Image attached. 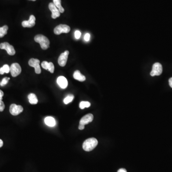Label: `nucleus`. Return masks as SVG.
Segmentation results:
<instances>
[{
    "mask_svg": "<svg viewBox=\"0 0 172 172\" xmlns=\"http://www.w3.org/2000/svg\"><path fill=\"white\" fill-rule=\"evenodd\" d=\"M98 144V140L95 138H89L84 141L82 147L84 150L90 152L93 150Z\"/></svg>",
    "mask_w": 172,
    "mask_h": 172,
    "instance_id": "obj_1",
    "label": "nucleus"
},
{
    "mask_svg": "<svg viewBox=\"0 0 172 172\" xmlns=\"http://www.w3.org/2000/svg\"><path fill=\"white\" fill-rule=\"evenodd\" d=\"M35 40L39 43L42 49L46 50L49 47L50 41L46 36L42 35H38L35 37Z\"/></svg>",
    "mask_w": 172,
    "mask_h": 172,
    "instance_id": "obj_2",
    "label": "nucleus"
},
{
    "mask_svg": "<svg viewBox=\"0 0 172 172\" xmlns=\"http://www.w3.org/2000/svg\"><path fill=\"white\" fill-rule=\"evenodd\" d=\"M70 31V28L68 25L66 24H60L55 28L54 32L55 34L59 35L62 33H69Z\"/></svg>",
    "mask_w": 172,
    "mask_h": 172,
    "instance_id": "obj_3",
    "label": "nucleus"
},
{
    "mask_svg": "<svg viewBox=\"0 0 172 172\" xmlns=\"http://www.w3.org/2000/svg\"><path fill=\"white\" fill-rule=\"evenodd\" d=\"M163 67L161 64L156 63L152 66V70L151 72V76L154 77L155 76H160L162 73Z\"/></svg>",
    "mask_w": 172,
    "mask_h": 172,
    "instance_id": "obj_4",
    "label": "nucleus"
},
{
    "mask_svg": "<svg viewBox=\"0 0 172 172\" xmlns=\"http://www.w3.org/2000/svg\"><path fill=\"white\" fill-rule=\"evenodd\" d=\"M0 48L5 49L10 56H13L16 54V50L13 46L11 45L7 42L1 43L0 44Z\"/></svg>",
    "mask_w": 172,
    "mask_h": 172,
    "instance_id": "obj_5",
    "label": "nucleus"
},
{
    "mask_svg": "<svg viewBox=\"0 0 172 172\" xmlns=\"http://www.w3.org/2000/svg\"><path fill=\"white\" fill-rule=\"evenodd\" d=\"M21 67L19 64L16 63L11 65L10 67V72L13 77H16L18 76L21 73Z\"/></svg>",
    "mask_w": 172,
    "mask_h": 172,
    "instance_id": "obj_6",
    "label": "nucleus"
},
{
    "mask_svg": "<svg viewBox=\"0 0 172 172\" xmlns=\"http://www.w3.org/2000/svg\"><path fill=\"white\" fill-rule=\"evenodd\" d=\"M28 64L30 67L34 68L35 73L36 74H39L41 73V70L40 66L39 65V60L38 59H35V58H31L29 61Z\"/></svg>",
    "mask_w": 172,
    "mask_h": 172,
    "instance_id": "obj_7",
    "label": "nucleus"
},
{
    "mask_svg": "<svg viewBox=\"0 0 172 172\" xmlns=\"http://www.w3.org/2000/svg\"><path fill=\"white\" fill-rule=\"evenodd\" d=\"M23 108L21 105H17L16 104H12L10 107V112L13 116H16L23 111Z\"/></svg>",
    "mask_w": 172,
    "mask_h": 172,
    "instance_id": "obj_8",
    "label": "nucleus"
},
{
    "mask_svg": "<svg viewBox=\"0 0 172 172\" xmlns=\"http://www.w3.org/2000/svg\"><path fill=\"white\" fill-rule=\"evenodd\" d=\"M69 53V51L67 50L60 55L58 59V63L59 66L61 67H65L66 66Z\"/></svg>",
    "mask_w": 172,
    "mask_h": 172,
    "instance_id": "obj_9",
    "label": "nucleus"
},
{
    "mask_svg": "<svg viewBox=\"0 0 172 172\" xmlns=\"http://www.w3.org/2000/svg\"><path fill=\"white\" fill-rule=\"evenodd\" d=\"M48 7H49V9L51 11V17L52 18L56 19L60 16V13L59 12L58 9L57 8V7L55 5L53 2H50L49 4Z\"/></svg>",
    "mask_w": 172,
    "mask_h": 172,
    "instance_id": "obj_10",
    "label": "nucleus"
},
{
    "mask_svg": "<svg viewBox=\"0 0 172 172\" xmlns=\"http://www.w3.org/2000/svg\"><path fill=\"white\" fill-rule=\"evenodd\" d=\"M35 17L34 16L31 15L28 21H24L22 23V25L24 27L31 28L35 25Z\"/></svg>",
    "mask_w": 172,
    "mask_h": 172,
    "instance_id": "obj_11",
    "label": "nucleus"
},
{
    "mask_svg": "<svg viewBox=\"0 0 172 172\" xmlns=\"http://www.w3.org/2000/svg\"><path fill=\"white\" fill-rule=\"evenodd\" d=\"M93 118H94V117H93V115L92 114L90 113V114H87L81 118L80 122H79V124L84 125L89 124V123L92 122Z\"/></svg>",
    "mask_w": 172,
    "mask_h": 172,
    "instance_id": "obj_12",
    "label": "nucleus"
},
{
    "mask_svg": "<svg viewBox=\"0 0 172 172\" xmlns=\"http://www.w3.org/2000/svg\"><path fill=\"white\" fill-rule=\"evenodd\" d=\"M57 84L63 89H65L68 87V82L67 79L63 76H59L57 80Z\"/></svg>",
    "mask_w": 172,
    "mask_h": 172,
    "instance_id": "obj_13",
    "label": "nucleus"
},
{
    "mask_svg": "<svg viewBox=\"0 0 172 172\" xmlns=\"http://www.w3.org/2000/svg\"><path fill=\"white\" fill-rule=\"evenodd\" d=\"M73 77L75 79L80 82H83L86 80V77L80 73L79 70H76L74 72Z\"/></svg>",
    "mask_w": 172,
    "mask_h": 172,
    "instance_id": "obj_14",
    "label": "nucleus"
},
{
    "mask_svg": "<svg viewBox=\"0 0 172 172\" xmlns=\"http://www.w3.org/2000/svg\"><path fill=\"white\" fill-rule=\"evenodd\" d=\"M45 124L49 127H54L56 125V123L55 119L52 117H47L45 119Z\"/></svg>",
    "mask_w": 172,
    "mask_h": 172,
    "instance_id": "obj_15",
    "label": "nucleus"
},
{
    "mask_svg": "<svg viewBox=\"0 0 172 172\" xmlns=\"http://www.w3.org/2000/svg\"><path fill=\"white\" fill-rule=\"evenodd\" d=\"M28 98L29 102L31 104H36L38 101L36 95L34 93H30L29 94L28 96Z\"/></svg>",
    "mask_w": 172,
    "mask_h": 172,
    "instance_id": "obj_16",
    "label": "nucleus"
},
{
    "mask_svg": "<svg viewBox=\"0 0 172 172\" xmlns=\"http://www.w3.org/2000/svg\"><path fill=\"white\" fill-rule=\"evenodd\" d=\"M53 3L57 8L58 9L60 13H63L65 11L63 7L61 5V0H53Z\"/></svg>",
    "mask_w": 172,
    "mask_h": 172,
    "instance_id": "obj_17",
    "label": "nucleus"
},
{
    "mask_svg": "<svg viewBox=\"0 0 172 172\" xmlns=\"http://www.w3.org/2000/svg\"><path fill=\"white\" fill-rule=\"evenodd\" d=\"M10 72V67L7 64H5L0 68V74L3 75L5 73H9Z\"/></svg>",
    "mask_w": 172,
    "mask_h": 172,
    "instance_id": "obj_18",
    "label": "nucleus"
},
{
    "mask_svg": "<svg viewBox=\"0 0 172 172\" xmlns=\"http://www.w3.org/2000/svg\"><path fill=\"white\" fill-rule=\"evenodd\" d=\"M8 27L7 25H4L3 27H0V38H2L7 34Z\"/></svg>",
    "mask_w": 172,
    "mask_h": 172,
    "instance_id": "obj_19",
    "label": "nucleus"
},
{
    "mask_svg": "<svg viewBox=\"0 0 172 172\" xmlns=\"http://www.w3.org/2000/svg\"><path fill=\"white\" fill-rule=\"evenodd\" d=\"M74 96L73 95H69L64 100V102L65 104H68L72 102L73 100Z\"/></svg>",
    "mask_w": 172,
    "mask_h": 172,
    "instance_id": "obj_20",
    "label": "nucleus"
},
{
    "mask_svg": "<svg viewBox=\"0 0 172 172\" xmlns=\"http://www.w3.org/2000/svg\"><path fill=\"white\" fill-rule=\"evenodd\" d=\"M90 106V102L88 101H81L79 104V108L82 110L85 109V108H89Z\"/></svg>",
    "mask_w": 172,
    "mask_h": 172,
    "instance_id": "obj_21",
    "label": "nucleus"
},
{
    "mask_svg": "<svg viewBox=\"0 0 172 172\" xmlns=\"http://www.w3.org/2000/svg\"><path fill=\"white\" fill-rule=\"evenodd\" d=\"M10 78H7V77L3 78L1 82V83H0V86H2V87L5 86L8 83V81L10 80Z\"/></svg>",
    "mask_w": 172,
    "mask_h": 172,
    "instance_id": "obj_22",
    "label": "nucleus"
},
{
    "mask_svg": "<svg viewBox=\"0 0 172 172\" xmlns=\"http://www.w3.org/2000/svg\"><path fill=\"white\" fill-rule=\"evenodd\" d=\"M54 69H55V67H54L53 63L49 62V66H48V70H48L51 73H53L54 72Z\"/></svg>",
    "mask_w": 172,
    "mask_h": 172,
    "instance_id": "obj_23",
    "label": "nucleus"
},
{
    "mask_svg": "<svg viewBox=\"0 0 172 172\" xmlns=\"http://www.w3.org/2000/svg\"><path fill=\"white\" fill-rule=\"evenodd\" d=\"M41 66H42V68H43L44 69H46V70H48V66H49V62L46 61H44L41 64Z\"/></svg>",
    "mask_w": 172,
    "mask_h": 172,
    "instance_id": "obj_24",
    "label": "nucleus"
},
{
    "mask_svg": "<svg viewBox=\"0 0 172 172\" xmlns=\"http://www.w3.org/2000/svg\"><path fill=\"white\" fill-rule=\"evenodd\" d=\"M81 35V32L79 31V30H77V31H75V38L77 39L80 38Z\"/></svg>",
    "mask_w": 172,
    "mask_h": 172,
    "instance_id": "obj_25",
    "label": "nucleus"
},
{
    "mask_svg": "<svg viewBox=\"0 0 172 172\" xmlns=\"http://www.w3.org/2000/svg\"><path fill=\"white\" fill-rule=\"evenodd\" d=\"M5 108V105L2 101H0V112H2Z\"/></svg>",
    "mask_w": 172,
    "mask_h": 172,
    "instance_id": "obj_26",
    "label": "nucleus"
},
{
    "mask_svg": "<svg viewBox=\"0 0 172 172\" xmlns=\"http://www.w3.org/2000/svg\"><path fill=\"white\" fill-rule=\"evenodd\" d=\"M90 35L89 33L86 34L84 36V40L86 42H88L90 39Z\"/></svg>",
    "mask_w": 172,
    "mask_h": 172,
    "instance_id": "obj_27",
    "label": "nucleus"
},
{
    "mask_svg": "<svg viewBox=\"0 0 172 172\" xmlns=\"http://www.w3.org/2000/svg\"><path fill=\"white\" fill-rule=\"evenodd\" d=\"M3 95H4V93H3V91L0 90V101H2Z\"/></svg>",
    "mask_w": 172,
    "mask_h": 172,
    "instance_id": "obj_28",
    "label": "nucleus"
},
{
    "mask_svg": "<svg viewBox=\"0 0 172 172\" xmlns=\"http://www.w3.org/2000/svg\"><path fill=\"white\" fill-rule=\"evenodd\" d=\"M85 125H82V124H79V129L80 130H82L84 129Z\"/></svg>",
    "mask_w": 172,
    "mask_h": 172,
    "instance_id": "obj_29",
    "label": "nucleus"
},
{
    "mask_svg": "<svg viewBox=\"0 0 172 172\" xmlns=\"http://www.w3.org/2000/svg\"><path fill=\"white\" fill-rule=\"evenodd\" d=\"M117 172H127V170L124 168H121Z\"/></svg>",
    "mask_w": 172,
    "mask_h": 172,
    "instance_id": "obj_30",
    "label": "nucleus"
},
{
    "mask_svg": "<svg viewBox=\"0 0 172 172\" xmlns=\"http://www.w3.org/2000/svg\"><path fill=\"white\" fill-rule=\"evenodd\" d=\"M169 85L172 88V77L169 79Z\"/></svg>",
    "mask_w": 172,
    "mask_h": 172,
    "instance_id": "obj_31",
    "label": "nucleus"
},
{
    "mask_svg": "<svg viewBox=\"0 0 172 172\" xmlns=\"http://www.w3.org/2000/svg\"><path fill=\"white\" fill-rule=\"evenodd\" d=\"M3 141L1 139H0V148L2 147L3 146Z\"/></svg>",
    "mask_w": 172,
    "mask_h": 172,
    "instance_id": "obj_32",
    "label": "nucleus"
},
{
    "mask_svg": "<svg viewBox=\"0 0 172 172\" xmlns=\"http://www.w3.org/2000/svg\"><path fill=\"white\" fill-rule=\"evenodd\" d=\"M30 1H35L36 0H30Z\"/></svg>",
    "mask_w": 172,
    "mask_h": 172,
    "instance_id": "obj_33",
    "label": "nucleus"
}]
</instances>
